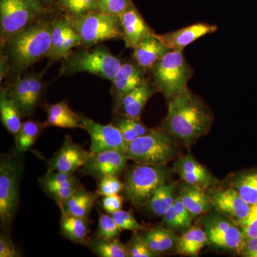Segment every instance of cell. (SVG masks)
Instances as JSON below:
<instances>
[{"label": "cell", "mask_w": 257, "mask_h": 257, "mask_svg": "<svg viewBox=\"0 0 257 257\" xmlns=\"http://www.w3.org/2000/svg\"><path fill=\"white\" fill-rule=\"evenodd\" d=\"M45 109L47 112V119L45 121L47 127L57 126L64 128H83L80 116L69 108L66 101L47 104Z\"/></svg>", "instance_id": "obj_23"}, {"label": "cell", "mask_w": 257, "mask_h": 257, "mask_svg": "<svg viewBox=\"0 0 257 257\" xmlns=\"http://www.w3.org/2000/svg\"><path fill=\"white\" fill-rule=\"evenodd\" d=\"M121 231H142L148 229L137 221L131 211L119 210L111 214Z\"/></svg>", "instance_id": "obj_38"}, {"label": "cell", "mask_w": 257, "mask_h": 257, "mask_svg": "<svg viewBox=\"0 0 257 257\" xmlns=\"http://www.w3.org/2000/svg\"><path fill=\"white\" fill-rule=\"evenodd\" d=\"M170 50L157 37L156 34L153 33L134 49V61L147 71L151 69Z\"/></svg>", "instance_id": "obj_21"}, {"label": "cell", "mask_w": 257, "mask_h": 257, "mask_svg": "<svg viewBox=\"0 0 257 257\" xmlns=\"http://www.w3.org/2000/svg\"><path fill=\"white\" fill-rule=\"evenodd\" d=\"M162 216H163V219H162V225H163L165 227L175 231L184 230L183 225L179 219L173 205L169 208Z\"/></svg>", "instance_id": "obj_43"}, {"label": "cell", "mask_w": 257, "mask_h": 257, "mask_svg": "<svg viewBox=\"0 0 257 257\" xmlns=\"http://www.w3.org/2000/svg\"><path fill=\"white\" fill-rule=\"evenodd\" d=\"M209 244L207 233L199 226H191L179 236L175 250L180 254L195 256Z\"/></svg>", "instance_id": "obj_27"}, {"label": "cell", "mask_w": 257, "mask_h": 257, "mask_svg": "<svg viewBox=\"0 0 257 257\" xmlns=\"http://www.w3.org/2000/svg\"><path fill=\"white\" fill-rule=\"evenodd\" d=\"M71 25L65 16L55 18L51 37V47L47 58L50 60H60V52L67 39Z\"/></svg>", "instance_id": "obj_32"}, {"label": "cell", "mask_w": 257, "mask_h": 257, "mask_svg": "<svg viewBox=\"0 0 257 257\" xmlns=\"http://www.w3.org/2000/svg\"><path fill=\"white\" fill-rule=\"evenodd\" d=\"M146 69L136 62H123L112 82L111 92L113 96V107L116 112L123 99L146 79Z\"/></svg>", "instance_id": "obj_15"}, {"label": "cell", "mask_w": 257, "mask_h": 257, "mask_svg": "<svg viewBox=\"0 0 257 257\" xmlns=\"http://www.w3.org/2000/svg\"><path fill=\"white\" fill-rule=\"evenodd\" d=\"M127 160L124 152L119 150H106L92 154L82 167V173L98 180L107 175L119 176L126 168Z\"/></svg>", "instance_id": "obj_16"}, {"label": "cell", "mask_w": 257, "mask_h": 257, "mask_svg": "<svg viewBox=\"0 0 257 257\" xmlns=\"http://www.w3.org/2000/svg\"><path fill=\"white\" fill-rule=\"evenodd\" d=\"M120 117L117 118L113 123L118 128L122 135L126 145L132 143L135 139L139 138V135L134 128L128 124L124 116L120 114Z\"/></svg>", "instance_id": "obj_44"}, {"label": "cell", "mask_w": 257, "mask_h": 257, "mask_svg": "<svg viewBox=\"0 0 257 257\" xmlns=\"http://www.w3.org/2000/svg\"><path fill=\"white\" fill-rule=\"evenodd\" d=\"M232 185L248 204L252 206L257 204V172L238 176Z\"/></svg>", "instance_id": "obj_33"}, {"label": "cell", "mask_w": 257, "mask_h": 257, "mask_svg": "<svg viewBox=\"0 0 257 257\" xmlns=\"http://www.w3.org/2000/svg\"><path fill=\"white\" fill-rule=\"evenodd\" d=\"M208 194L216 211L236 224L239 226L247 218L251 206L241 197L234 187L214 189L210 194Z\"/></svg>", "instance_id": "obj_14"}, {"label": "cell", "mask_w": 257, "mask_h": 257, "mask_svg": "<svg viewBox=\"0 0 257 257\" xmlns=\"http://www.w3.org/2000/svg\"><path fill=\"white\" fill-rule=\"evenodd\" d=\"M140 234L147 246L157 254L175 249L179 237L175 231L162 224L144 230Z\"/></svg>", "instance_id": "obj_25"}, {"label": "cell", "mask_w": 257, "mask_h": 257, "mask_svg": "<svg viewBox=\"0 0 257 257\" xmlns=\"http://www.w3.org/2000/svg\"><path fill=\"white\" fill-rule=\"evenodd\" d=\"M240 254L245 257H257V238L246 239Z\"/></svg>", "instance_id": "obj_48"}, {"label": "cell", "mask_w": 257, "mask_h": 257, "mask_svg": "<svg viewBox=\"0 0 257 257\" xmlns=\"http://www.w3.org/2000/svg\"><path fill=\"white\" fill-rule=\"evenodd\" d=\"M66 16L75 17L99 11L97 0H56Z\"/></svg>", "instance_id": "obj_34"}, {"label": "cell", "mask_w": 257, "mask_h": 257, "mask_svg": "<svg viewBox=\"0 0 257 257\" xmlns=\"http://www.w3.org/2000/svg\"><path fill=\"white\" fill-rule=\"evenodd\" d=\"M178 192L181 200L194 218L206 214L213 207L209 194L202 187L184 182Z\"/></svg>", "instance_id": "obj_22"}, {"label": "cell", "mask_w": 257, "mask_h": 257, "mask_svg": "<svg viewBox=\"0 0 257 257\" xmlns=\"http://www.w3.org/2000/svg\"><path fill=\"white\" fill-rule=\"evenodd\" d=\"M60 230L62 236L72 242L87 243L89 241L88 235L90 229L87 218L62 213Z\"/></svg>", "instance_id": "obj_26"}, {"label": "cell", "mask_w": 257, "mask_h": 257, "mask_svg": "<svg viewBox=\"0 0 257 257\" xmlns=\"http://www.w3.org/2000/svg\"><path fill=\"white\" fill-rule=\"evenodd\" d=\"M0 58V81L2 82L10 72V64L8 57L2 52Z\"/></svg>", "instance_id": "obj_49"}, {"label": "cell", "mask_w": 257, "mask_h": 257, "mask_svg": "<svg viewBox=\"0 0 257 257\" xmlns=\"http://www.w3.org/2000/svg\"><path fill=\"white\" fill-rule=\"evenodd\" d=\"M92 155V152L74 143L70 137L66 135L60 150L47 162L48 170L74 175L86 165Z\"/></svg>", "instance_id": "obj_13"}, {"label": "cell", "mask_w": 257, "mask_h": 257, "mask_svg": "<svg viewBox=\"0 0 257 257\" xmlns=\"http://www.w3.org/2000/svg\"><path fill=\"white\" fill-rule=\"evenodd\" d=\"M55 19L42 18L1 43L2 53L9 59L10 72L20 77L47 57Z\"/></svg>", "instance_id": "obj_2"}, {"label": "cell", "mask_w": 257, "mask_h": 257, "mask_svg": "<svg viewBox=\"0 0 257 257\" xmlns=\"http://www.w3.org/2000/svg\"><path fill=\"white\" fill-rule=\"evenodd\" d=\"M122 40L126 48L135 49L146 37L155 33L145 21L134 3L119 17Z\"/></svg>", "instance_id": "obj_17"}, {"label": "cell", "mask_w": 257, "mask_h": 257, "mask_svg": "<svg viewBox=\"0 0 257 257\" xmlns=\"http://www.w3.org/2000/svg\"><path fill=\"white\" fill-rule=\"evenodd\" d=\"M216 30L217 27L216 25L197 23L164 35H157V36L170 50H183L196 40L209 34L214 33Z\"/></svg>", "instance_id": "obj_19"}, {"label": "cell", "mask_w": 257, "mask_h": 257, "mask_svg": "<svg viewBox=\"0 0 257 257\" xmlns=\"http://www.w3.org/2000/svg\"><path fill=\"white\" fill-rule=\"evenodd\" d=\"M156 90L155 84H152L149 79H145L125 96L116 112L127 117L140 119L147 101Z\"/></svg>", "instance_id": "obj_20"}, {"label": "cell", "mask_w": 257, "mask_h": 257, "mask_svg": "<svg viewBox=\"0 0 257 257\" xmlns=\"http://www.w3.org/2000/svg\"><path fill=\"white\" fill-rule=\"evenodd\" d=\"M124 189V183L118 178V176L107 175L99 179L97 193L100 196H109L119 194Z\"/></svg>", "instance_id": "obj_40"}, {"label": "cell", "mask_w": 257, "mask_h": 257, "mask_svg": "<svg viewBox=\"0 0 257 257\" xmlns=\"http://www.w3.org/2000/svg\"><path fill=\"white\" fill-rule=\"evenodd\" d=\"M42 0H0L1 43L47 14Z\"/></svg>", "instance_id": "obj_9"}, {"label": "cell", "mask_w": 257, "mask_h": 257, "mask_svg": "<svg viewBox=\"0 0 257 257\" xmlns=\"http://www.w3.org/2000/svg\"><path fill=\"white\" fill-rule=\"evenodd\" d=\"M23 117L18 106L10 97L8 89L2 87L0 91V118L5 127L14 137L23 125Z\"/></svg>", "instance_id": "obj_28"}, {"label": "cell", "mask_w": 257, "mask_h": 257, "mask_svg": "<svg viewBox=\"0 0 257 257\" xmlns=\"http://www.w3.org/2000/svg\"><path fill=\"white\" fill-rule=\"evenodd\" d=\"M213 121L210 109L188 88L169 102L162 128L189 146L207 135Z\"/></svg>", "instance_id": "obj_1"}, {"label": "cell", "mask_w": 257, "mask_h": 257, "mask_svg": "<svg viewBox=\"0 0 257 257\" xmlns=\"http://www.w3.org/2000/svg\"><path fill=\"white\" fill-rule=\"evenodd\" d=\"M46 127L45 123L40 121L31 119L25 121L15 137L17 150L22 152L30 150Z\"/></svg>", "instance_id": "obj_31"}, {"label": "cell", "mask_w": 257, "mask_h": 257, "mask_svg": "<svg viewBox=\"0 0 257 257\" xmlns=\"http://www.w3.org/2000/svg\"><path fill=\"white\" fill-rule=\"evenodd\" d=\"M23 152L1 156L0 161V222L8 230L14 220L20 197V179L24 171Z\"/></svg>", "instance_id": "obj_6"}, {"label": "cell", "mask_w": 257, "mask_h": 257, "mask_svg": "<svg viewBox=\"0 0 257 257\" xmlns=\"http://www.w3.org/2000/svg\"><path fill=\"white\" fill-rule=\"evenodd\" d=\"M20 256L18 248L9 235L1 234L0 235V257H18Z\"/></svg>", "instance_id": "obj_45"}, {"label": "cell", "mask_w": 257, "mask_h": 257, "mask_svg": "<svg viewBox=\"0 0 257 257\" xmlns=\"http://www.w3.org/2000/svg\"><path fill=\"white\" fill-rule=\"evenodd\" d=\"M64 16L79 34L82 47L89 48L108 40L122 39L119 18L99 11L79 16Z\"/></svg>", "instance_id": "obj_8"}, {"label": "cell", "mask_w": 257, "mask_h": 257, "mask_svg": "<svg viewBox=\"0 0 257 257\" xmlns=\"http://www.w3.org/2000/svg\"><path fill=\"white\" fill-rule=\"evenodd\" d=\"M173 206L176 213H177V216H178L179 219H180L181 222L183 225L184 230L186 231L192 226V222L194 218L187 210V208L184 205L179 196H177V197L176 198Z\"/></svg>", "instance_id": "obj_46"}, {"label": "cell", "mask_w": 257, "mask_h": 257, "mask_svg": "<svg viewBox=\"0 0 257 257\" xmlns=\"http://www.w3.org/2000/svg\"><path fill=\"white\" fill-rule=\"evenodd\" d=\"M177 182H165L156 189L147 204L149 210L157 216H163L173 205L177 195Z\"/></svg>", "instance_id": "obj_29"}, {"label": "cell", "mask_w": 257, "mask_h": 257, "mask_svg": "<svg viewBox=\"0 0 257 257\" xmlns=\"http://www.w3.org/2000/svg\"><path fill=\"white\" fill-rule=\"evenodd\" d=\"M45 4H51V3H54L56 0H42Z\"/></svg>", "instance_id": "obj_50"}, {"label": "cell", "mask_w": 257, "mask_h": 257, "mask_svg": "<svg viewBox=\"0 0 257 257\" xmlns=\"http://www.w3.org/2000/svg\"><path fill=\"white\" fill-rule=\"evenodd\" d=\"M121 231V230L111 214H101L99 215L96 237L107 239H119Z\"/></svg>", "instance_id": "obj_35"}, {"label": "cell", "mask_w": 257, "mask_h": 257, "mask_svg": "<svg viewBox=\"0 0 257 257\" xmlns=\"http://www.w3.org/2000/svg\"><path fill=\"white\" fill-rule=\"evenodd\" d=\"M123 202H124V197L117 194L104 196L101 204L104 211H106L108 214H111L115 211L121 210Z\"/></svg>", "instance_id": "obj_47"}, {"label": "cell", "mask_w": 257, "mask_h": 257, "mask_svg": "<svg viewBox=\"0 0 257 257\" xmlns=\"http://www.w3.org/2000/svg\"><path fill=\"white\" fill-rule=\"evenodd\" d=\"M202 221L209 244L222 249L236 251L240 254L245 238L239 225L218 211L203 218Z\"/></svg>", "instance_id": "obj_10"}, {"label": "cell", "mask_w": 257, "mask_h": 257, "mask_svg": "<svg viewBox=\"0 0 257 257\" xmlns=\"http://www.w3.org/2000/svg\"><path fill=\"white\" fill-rule=\"evenodd\" d=\"M79 185L80 184L78 179L74 176L70 180L66 182L63 185L61 186L59 188L54 189L47 194L53 199L56 204L60 208L64 202L75 192L76 189L78 188Z\"/></svg>", "instance_id": "obj_39"}, {"label": "cell", "mask_w": 257, "mask_h": 257, "mask_svg": "<svg viewBox=\"0 0 257 257\" xmlns=\"http://www.w3.org/2000/svg\"><path fill=\"white\" fill-rule=\"evenodd\" d=\"M42 75L43 72L18 77L8 89L23 117L32 116L41 102L45 88Z\"/></svg>", "instance_id": "obj_11"}, {"label": "cell", "mask_w": 257, "mask_h": 257, "mask_svg": "<svg viewBox=\"0 0 257 257\" xmlns=\"http://www.w3.org/2000/svg\"><path fill=\"white\" fill-rule=\"evenodd\" d=\"M173 170L187 183L206 189L219 183V179L199 164L190 154L180 157L175 164Z\"/></svg>", "instance_id": "obj_18"}, {"label": "cell", "mask_w": 257, "mask_h": 257, "mask_svg": "<svg viewBox=\"0 0 257 257\" xmlns=\"http://www.w3.org/2000/svg\"><path fill=\"white\" fill-rule=\"evenodd\" d=\"M73 177V175L48 170L45 175L39 179V183L45 192L48 194L54 189L59 188L63 185Z\"/></svg>", "instance_id": "obj_36"}, {"label": "cell", "mask_w": 257, "mask_h": 257, "mask_svg": "<svg viewBox=\"0 0 257 257\" xmlns=\"http://www.w3.org/2000/svg\"><path fill=\"white\" fill-rule=\"evenodd\" d=\"M128 257H156L159 254L147 246L139 231H133L131 239L127 244Z\"/></svg>", "instance_id": "obj_37"}, {"label": "cell", "mask_w": 257, "mask_h": 257, "mask_svg": "<svg viewBox=\"0 0 257 257\" xmlns=\"http://www.w3.org/2000/svg\"><path fill=\"white\" fill-rule=\"evenodd\" d=\"M150 70L157 90L170 101L187 88L192 69L186 60L183 50H171Z\"/></svg>", "instance_id": "obj_7"}, {"label": "cell", "mask_w": 257, "mask_h": 257, "mask_svg": "<svg viewBox=\"0 0 257 257\" xmlns=\"http://www.w3.org/2000/svg\"><path fill=\"white\" fill-rule=\"evenodd\" d=\"M175 137L162 128H152L147 135L139 137L125 147L128 160L142 165H166L177 154Z\"/></svg>", "instance_id": "obj_5"}, {"label": "cell", "mask_w": 257, "mask_h": 257, "mask_svg": "<svg viewBox=\"0 0 257 257\" xmlns=\"http://www.w3.org/2000/svg\"><path fill=\"white\" fill-rule=\"evenodd\" d=\"M174 172L166 165L136 163L130 166L124 175L125 199L138 209L147 206L154 192L168 181Z\"/></svg>", "instance_id": "obj_3"}, {"label": "cell", "mask_w": 257, "mask_h": 257, "mask_svg": "<svg viewBox=\"0 0 257 257\" xmlns=\"http://www.w3.org/2000/svg\"><path fill=\"white\" fill-rule=\"evenodd\" d=\"M87 244L88 248L100 257H128L127 244L119 241V239H107L96 237L89 240Z\"/></svg>", "instance_id": "obj_30"}, {"label": "cell", "mask_w": 257, "mask_h": 257, "mask_svg": "<svg viewBox=\"0 0 257 257\" xmlns=\"http://www.w3.org/2000/svg\"><path fill=\"white\" fill-rule=\"evenodd\" d=\"M123 61L113 55L105 46L71 52L62 62L61 75L87 72L112 82Z\"/></svg>", "instance_id": "obj_4"}, {"label": "cell", "mask_w": 257, "mask_h": 257, "mask_svg": "<svg viewBox=\"0 0 257 257\" xmlns=\"http://www.w3.org/2000/svg\"><path fill=\"white\" fill-rule=\"evenodd\" d=\"M83 128L87 132L91 140L90 151L92 154L106 151L119 150L124 152L126 143L119 128L113 123L101 124L88 118L85 115L80 114Z\"/></svg>", "instance_id": "obj_12"}, {"label": "cell", "mask_w": 257, "mask_h": 257, "mask_svg": "<svg viewBox=\"0 0 257 257\" xmlns=\"http://www.w3.org/2000/svg\"><path fill=\"white\" fill-rule=\"evenodd\" d=\"M98 196L97 193L89 192L80 184L60 208L61 214L65 213L88 219Z\"/></svg>", "instance_id": "obj_24"}, {"label": "cell", "mask_w": 257, "mask_h": 257, "mask_svg": "<svg viewBox=\"0 0 257 257\" xmlns=\"http://www.w3.org/2000/svg\"><path fill=\"white\" fill-rule=\"evenodd\" d=\"M239 226L242 230L245 241L251 238H257V204L251 206L247 218Z\"/></svg>", "instance_id": "obj_42"}, {"label": "cell", "mask_w": 257, "mask_h": 257, "mask_svg": "<svg viewBox=\"0 0 257 257\" xmlns=\"http://www.w3.org/2000/svg\"><path fill=\"white\" fill-rule=\"evenodd\" d=\"M99 11L119 18L133 4L132 0H97Z\"/></svg>", "instance_id": "obj_41"}]
</instances>
